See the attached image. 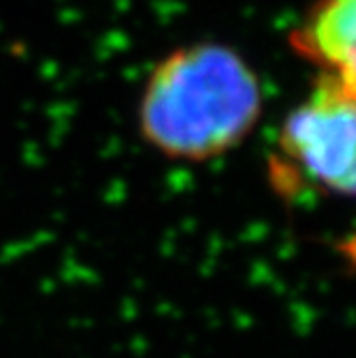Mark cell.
I'll use <instances>...</instances> for the list:
<instances>
[{
  "label": "cell",
  "instance_id": "obj_3",
  "mask_svg": "<svg viewBox=\"0 0 356 358\" xmlns=\"http://www.w3.org/2000/svg\"><path fill=\"white\" fill-rule=\"evenodd\" d=\"M290 42L317 77L356 97V0H315L294 26Z\"/></svg>",
  "mask_w": 356,
  "mask_h": 358
},
{
  "label": "cell",
  "instance_id": "obj_1",
  "mask_svg": "<svg viewBox=\"0 0 356 358\" xmlns=\"http://www.w3.org/2000/svg\"><path fill=\"white\" fill-rule=\"evenodd\" d=\"M262 83L229 47L199 42L162 58L143 83L141 139L169 159L206 162L229 153L262 116Z\"/></svg>",
  "mask_w": 356,
  "mask_h": 358
},
{
  "label": "cell",
  "instance_id": "obj_2",
  "mask_svg": "<svg viewBox=\"0 0 356 358\" xmlns=\"http://www.w3.org/2000/svg\"><path fill=\"white\" fill-rule=\"evenodd\" d=\"M280 153L301 180L356 199V97L317 77L285 120Z\"/></svg>",
  "mask_w": 356,
  "mask_h": 358
}]
</instances>
